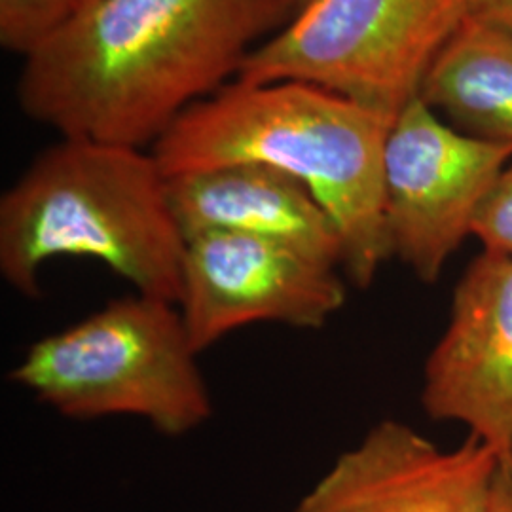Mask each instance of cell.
<instances>
[{"instance_id": "obj_1", "label": "cell", "mask_w": 512, "mask_h": 512, "mask_svg": "<svg viewBox=\"0 0 512 512\" xmlns=\"http://www.w3.org/2000/svg\"><path fill=\"white\" fill-rule=\"evenodd\" d=\"M304 0H99L27 55L19 109L61 139L154 147Z\"/></svg>"}, {"instance_id": "obj_2", "label": "cell", "mask_w": 512, "mask_h": 512, "mask_svg": "<svg viewBox=\"0 0 512 512\" xmlns=\"http://www.w3.org/2000/svg\"><path fill=\"white\" fill-rule=\"evenodd\" d=\"M393 120L308 82L234 80L183 112L150 152L167 179L260 164L306 184L342 236L346 279L368 289L391 260L384 152Z\"/></svg>"}, {"instance_id": "obj_3", "label": "cell", "mask_w": 512, "mask_h": 512, "mask_svg": "<svg viewBox=\"0 0 512 512\" xmlns=\"http://www.w3.org/2000/svg\"><path fill=\"white\" fill-rule=\"evenodd\" d=\"M186 236L152 152L61 139L0 198V277L25 298L44 266L92 258L143 296L179 304Z\"/></svg>"}, {"instance_id": "obj_4", "label": "cell", "mask_w": 512, "mask_h": 512, "mask_svg": "<svg viewBox=\"0 0 512 512\" xmlns=\"http://www.w3.org/2000/svg\"><path fill=\"white\" fill-rule=\"evenodd\" d=\"M179 306L133 294L33 342L10 380L69 420L129 416L183 437L213 416Z\"/></svg>"}, {"instance_id": "obj_5", "label": "cell", "mask_w": 512, "mask_h": 512, "mask_svg": "<svg viewBox=\"0 0 512 512\" xmlns=\"http://www.w3.org/2000/svg\"><path fill=\"white\" fill-rule=\"evenodd\" d=\"M463 18L465 0H308L236 80L308 82L397 116Z\"/></svg>"}, {"instance_id": "obj_6", "label": "cell", "mask_w": 512, "mask_h": 512, "mask_svg": "<svg viewBox=\"0 0 512 512\" xmlns=\"http://www.w3.org/2000/svg\"><path fill=\"white\" fill-rule=\"evenodd\" d=\"M512 164V147L448 124L420 95L393 120L384 152V219L391 258L423 283L473 236L480 207Z\"/></svg>"}, {"instance_id": "obj_7", "label": "cell", "mask_w": 512, "mask_h": 512, "mask_svg": "<svg viewBox=\"0 0 512 512\" xmlns=\"http://www.w3.org/2000/svg\"><path fill=\"white\" fill-rule=\"evenodd\" d=\"M342 268L274 239L207 232L186 239L179 311L198 353L258 323L323 329L346 306Z\"/></svg>"}, {"instance_id": "obj_8", "label": "cell", "mask_w": 512, "mask_h": 512, "mask_svg": "<svg viewBox=\"0 0 512 512\" xmlns=\"http://www.w3.org/2000/svg\"><path fill=\"white\" fill-rule=\"evenodd\" d=\"M499 459L475 437L444 450L404 421H378L293 512H490Z\"/></svg>"}, {"instance_id": "obj_9", "label": "cell", "mask_w": 512, "mask_h": 512, "mask_svg": "<svg viewBox=\"0 0 512 512\" xmlns=\"http://www.w3.org/2000/svg\"><path fill=\"white\" fill-rule=\"evenodd\" d=\"M431 420L454 421L503 458L512 452V256L484 251L461 275L420 393Z\"/></svg>"}, {"instance_id": "obj_10", "label": "cell", "mask_w": 512, "mask_h": 512, "mask_svg": "<svg viewBox=\"0 0 512 512\" xmlns=\"http://www.w3.org/2000/svg\"><path fill=\"white\" fill-rule=\"evenodd\" d=\"M169 198L186 239L236 232L274 239L344 266V241L306 184L260 164L220 165L169 177Z\"/></svg>"}, {"instance_id": "obj_11", "label": "cell", "mask_w": 512, "mask_h": 512, "mask_svg": "<svg viewBox=\"0 0 512 512\" xmlns=\"http://www.w3.org/2000/svg\"><path fill=\"white\" fill-rule=\"evenodd\" d=\"M421 99L448 124L512 147V35L461 19L423 76Z\"/></svg>"}, {"instance_id": "obj_12", "label": "cell", "mask_w": 512, "mask_h": 512, "mask_svg": "<svg viewBox=\"0 0 512 512\" xmlns=\"http://www.w3.org/2000/svg\"><path fill=\"white\" fill-rule=\"evenodd\" d=\"M74 16L73 0H0V44L27 57Z\"/></svg>"}, {"instance_id": "obj_13", "label": "cell", "mask_w": 512, "mask_h": 512, "mask_svg": "<svg viewBox=\"0 0 512 512\" xmlns=\"http://www.w3.org/2000/svg\"><path fill=\"white\" fill-rule=\"evenodd\" d=\"M473 238L484 251L512 256V164L503 171L492 194L480 207L473 224Z\"/></svg>"}, {"instance_id": "obj_14", "label": "cell", "mask_w": 512, "mask_h": 512, "mask_svg": "<svg viewBox=\"0 0 512 512\" xmlns=\"http://www.w3.org/2000/svg\"><path fill=\"white\" fill-rule=\"evenodd\" d=\"M465 16L512 35V0H465Z\"/></svg>"}, {"instance_id": "obj_15", "label": "cell", "mask_w": 512, "mask_h": 512, "mask_svg": "<svg viewBox=\"0 0 512 512\" xmlns=\"http://www.w3.org/2000/svg\"><path fill=\"white\" fill-rule=\"evenodd\" d=\"M490 512H512V452L499 459Z\"/></svg>"}, {"instance_id": "obj_16", "label": "cell", "mask_w": 512, "mask_h": 512, "mask_svg": "<svg viewBox=\"0 0 512 512\" xmlns=\"http://www.w3.org/2000/svg\"><path fill=\"white\" fill-rule=\"evenodd\" d=\"M99 0H73L74 10H76V14H80V12H84V10H88V8H92L93 4H97Z\"/></svg>"}, {"instance_id": "obj_17", "label": "cell", "mask_w": 512, "mask_h": 512, "mask_svg": "<svg viewBox=\"0 0 512 512\" xmlns=\"http://www.w3.org/2000/svg\"><path fill=\"white\" fill-rule=\"evenodd\" d=\"M304 2H308V0H304Z\"/></svg>"}]
</instances>
